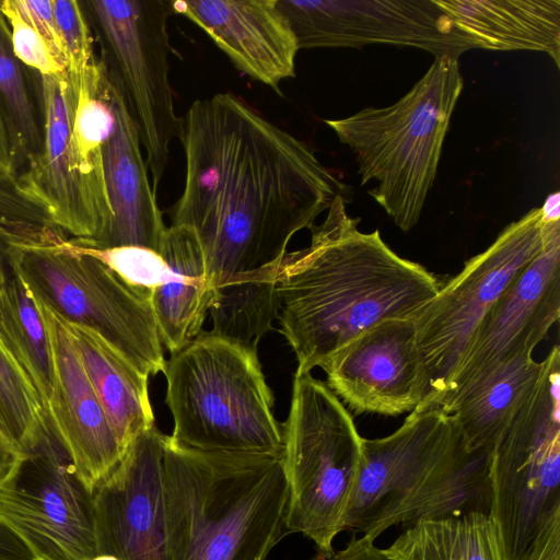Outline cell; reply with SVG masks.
I'll return each mask as SVG.
<instances>
[{
    "mask_svg": "<svg viewBox=\"0 0 560 560\" xmlns=\"http://www.w3.org/2000/svg\"><path fill=\"white\" fill-rule=\"evenodd\" d=\"M178 138L185 180L171 225L195 234L213 296L278 262L348 194L306 142L233 93L195 101Z\"/></svg>",
    "mask_w": 560,
    "mask_h": 560,
    "instance_id": "1",
    "label": "cell"
},
{
    "mask_svg": "<svg viewBox=\"0 0 560 560\" xmlns=\"http://www.w3.org/2000/svg\"><path fill=\"white\" fill-rule=\"evenodd\" d=\"M308 246L287 252L275 269L280 331L295 353L296 374L320 368L371 326L412 318L442 282L418 262L398 256L378 230L363 233L360 219L338 195Z\"/></svg>",
    "mask_w": 560,
    "mask_h": 560,
    "instance_id": "2",
    "label": "cell"
},
{
    "mask_svg": "<svg viewBox=\"0 0 560 560\" xmlns=\"http://www.w3.org/2000/svg\"><path fill=\"white\" fill-rule=\"evenodd\" d=\"M281 455L202 453L166 435V560H267L288 534Z\"/></svg>",
    "mask_w": 560,
    "mask_h": 560,
    "instance_id": "3",
    "label": "cell"
},
{
    "mask_svg": "<svg viewBox=\"0 0 560 560\" xmlns=\"http://www.w3.org/2000/svg\"><path fill=\"white\" fill-rule=\"evenodd\" d=\"M490 457L466 447L450 415L415 409L392 434L362 439V463L342 530L375 540L399 524L489 514Z\"/></svg>",
    "mask_w": 560,
    "mask_h": 560,
    "instance_id": "4",
    "label": "cell"
},
{
    "mask_svg": "<svg viewBox=\"0 0 560 560\" xmlns=\"http://www.w3.org/2000/svg\"><path fill=\"white\" fill-rule=\"evenodd\" d=\"M163 373L173 444L212 454H282L283 427L257 349L202 330L172 353Z\"/></svg>",
    "mask_w": 560,
    "mask_h": 560,
    "instance_id": "5",
    "label": "cell"
},
{
    "mask_svg": "<svg viewBox=\"0 0 560 560\" xmlns=\"http://www.w3.org/2000/svg\"><path fill=\"white\" fill-rule=\"evenodd\" d=\"M463 89L458 59L443 55L393 105L325 120L354 154L361 185L376 182L369 194L404 232L419 222Z\"/></svg>",
    "mask_w": 560,
    "mask_h": 560,
    "instance_id": "6",
    "label": "cell"
},
{
    "mask_svg": "<svg viewBox=\"0 0 560 560\" xmlns=\"http://www.w3.org/2000/svg\"><path fill=\"white\" fill-rule=\"evenodd\" d=\"M283 427L287 533L334 550L362 463V436L338 396L311 373L296 374Z\"/></svg>",
    "mask_w": 560,
    "mask_h": 560,
    "instance_id": "7",
    "label": "cell"
},
{
    "mask_svg": "<svg viewBox=\"0 0 560 560\" xmlns=\"http://www.w3.org/2000/svg\"><path fill=\"white\" fill-rule=\"evenodd\" d=\"M540 208L509 224L482 253L442 284L411 318L420 358V402L445 404L471 338L492 304L544 246Z\"/></svg>",
    "mask_w": 560,
    "mask_h": 560,
    "instance_id": "8",
    "label": "cell"
},
{
    "mask_svg": "<svg viewBox=\"0 0 560 560\" xmlns=\"http://www.w3.org/2000/svg\"><path fill=\"white\" fill-rule=\"evenodd\" d=\"M489 515L508 560H517L560 512V350L541 361L538 382L490 457Z\"/></svg>",
    "mask_w": 560,
    "mask_h": 560,
    "instance_id": "9",
    "label": "cell"
},
{
    "mask_svg": "<svg viewBox=\"0 0 560 560\" xmlns=\"http://www.w3.org/2000/svg\"><path fill=\"white\" fill-rule=\"evenodd\" d=\"M171 0H92L90 11L105 47L103 61L119 86L133 119L153 189L156 191L179 137L182 117L174 109L170 83L167 21Z\"/></svg>",
    "mask_w": 560,
    "mask_h": 560,
    "instance_id": "10",
    "label": "cell"
},
{
    "mask_svg": "<svg viewBox=\"0 0 560 560\" xmlns=\"http://www.w3.org/2000/svg\"><path fill=\"white\" fill-rule=\"evenodd\" d=\"M18 252L37 291L66 319L96 330L144 375L164 372L151 292L129 285L69 238Z\"/></svg>",
    "mask_w": 560,
    "mask_h": 560,
    "instance_id": "11",
    "label": "cell"
},
{
    "mask_svg": "<svg viewBox=\"0 0 560 560\" xmlns=\"http://www.w3.org/2000/svg\"><path fill=\"white\" fill-rule=\"evenodd\" d=\"M44 139L28 155L16 177L22 189L46 209L70 240L102 247L113 210L103 162V147L89 144L72 132L78 81L67 71L42 77Z\"/></svg>",
    "mask_w": 560,
    "mask_h": 560,
    "instance_id": "12",
    "label": "cell"
},
{
    "mask_svg": "<svg viewBox=\"0 0 560 560\" xmlns=\"http://www.w3.org/2000/svg\"><path fill=\"white\" fill-rule=\"evenodd\" d=\"M0 521L34 560H93L98 556L94 493L50 432L0 485Z\"/></svg>",
    "mask_w": 560,
    "mask_h": 560,
    "instance_id": "13",
    "label": "cell"
},
{
    "mask_svg": "<svg viewBox=\"0 0 560 560\" xmlns=\"http://www.w3.org/2000/svg\"><path fill=\"white\" fill-rule=\"evenodd\" d=\"M299 48L394 45L456 59L477 43L435 0H278Z\"/></svg>",
    "mask_w": 560,
    "mask_h": 560,
    "instance_id": "14",
    "label": "cell"
},
{
    "mask_svg": "<svg viewBox=\"0 0 560 560\" xmlns=\"http://www.w3.org/2000/svg\"><path fill=\"white\" fill-rule=\"evenodd\" d=\"M542 221V249L486 313L441 410L492 370L514 359L532 357L534 349L559 320L560 220Z\"/></svg>",
    "mask_w": 560,
    "mask_h": 560,
    "instance_id": "15",
    "label": "cell"
},
{
    "mask_svg": "<svg viewBox=\"0 0 560 560\" xmlns=\"http://www.w3.org/2000/svg\"><path fill=\"white\" fill-rule=\"evenodd\" d=\"M165 439L155 425L140 433L94 490L98 555L166 560Z\"/></svg>",
    "mask_w": 560,
    "mask_h": 560,
    "instance_id": "16",
    "label": "cell"
},
{
    "mask_svg": "<svg viewBox=\"0 0 560 560\" xmlns=\"http://www.w3.org/2000/svg\"><path fill=\"white\" fill-rule=\"evenodd\" d=\"M37 296L50 358L45 406L48 424L80 479L94 492L118 466L125 453L91 385L67 319L38 291Z\"/></svg>",
    "mask_w": 560,
    "mask_h": 560,
    "instance_id": "17",
    "label": "cell"
},
{
    "mask_svg": "<svg viewBox=\"0 0 560 560\" xmlns=\"http://www.w3.org/2000/svg\"><path fill=\"white\" fill-rule=\"evenodd\" d=\"M328 387L354 413L396 417L420 402V358L411 318L363 330L322 366Z\"/></svg>",
    "mask_w": 560,
    "mask_h": 560,
    "instance_id": "18",
    "label": "cell"
},
{
    "mask_svg": "<svg viewBox=\"0 0 560 560\" xmlns=\"http://www.w3.org/2000/svg\"><path fill=\"white\" fill-rule=\"evenodd\" d=\"M243 73L273 89L295 75L299 44L278 0H177Z\"/></svg>",
    "mask_w": 560,
    "mask_h": 560,
    "instance_id": "19",
    "label": "cell"
},
{
    "mask_svg": "<svg viewBox=\"0 0 560 560\" xmlns=\"http://www.w3.org/2000/svg\"><path fill=\"white\" fill-rule=\"evenodd\" d=\"M108 80L115 122L103 145V162L113 221L100 248L140 246L159 253L167 226L156 202L137 126L119 86L109 75Z\"/></svg>",
    "mask_w": 560,
    "mask_h": 560,
    "instance_id": "20",
    "label": "cell"
},
{
    "mask_svg": "<svg viewBox=\"0 0 560 560\" xmlns=\"http://www.w3.org/2000/svg\"><path fill=\"white\" fill-rule=\"evenodd\" d=\"M159 254L168 277L153 290L151 303L162 346L172 354L202 331L213 292L202 250L189 229L167 226Z\"/></svg>",
    "mask_w": 560,
    "mask_h": 560,
    "instance_id": "21",
    "label": "cell"
},
{
    "mask_svg": "<svg viewBox=\"0 0 560 560\" xmlns=\"http://www.w3.org/2000/svg\"><path fill=\"white\" fill-rule=\"evenodd\" d=\"M478 48L535 50L560 67V0H435Z\"/></svg>",
    "mask_w": 560,
    "mask_h": 560,
    "instance_id": "22",
    "label": "cell"
},
{
    "mask_svg": "<svg viewBox=\"0 0 560 560\" xmlns=\"http://www.w3.org/2000/svg\"><path fill=\"white\" fill-rule=\"evenodd\" d=\"M67 322L107 422L126 454L140 433L155 425L149 397V376L96 330Z\"/></svg>",
    "mask_w": 560,
    "mask_h": 560,
    "instance_id": "23",
    "label": "cell"
},
{
    "mask_svg": "<svg viewBox=\"0 0 560 560\" xmlns=\"http://www.w3.org/2000/svg\"><path fill=\"white\" fill-rule=\"evenodd\" d=\"M540 372L541 362L533 357L514 359L476 380L442 409L452 417L469 451L491 454Z\"/></svg>",
    "mask_w": 560,
    "mask_h": 560,
    "instance_id": "24",
    "label": "cell"
},
{
    "mask_svg": "<svg viewBox=\"0 0 560 560\" xmlns=\"http://www.w3.org/2000/svg\"><path fill=\"white\" fill-rule=\"evenodd\" d=\"M389 560H508L489 514L419 521L385 549Z\"/></svg>",
    "mask_w": 560,
    "mask_h": 560,
    "instance_id": "25",
    "label": "cell"
},
{
    "mask_svg": "<svg viewBox=\"0 0 560 560\" xmlns=\"http://www.w3.org/2000/svg\"><path fill=\"white\" fill-rule=\"evenodd\" d=\"M8 266V280L0 306V330L46 406L50 358L37 291L21 264L18 249L9 250Z\"/></svg>",
    "mask_w": 560,
    "mask_h": 560,
    "instance_id": "26",
    "label": "cell"
},
{
    "mask_svg": "<svg viewBox=\"0 0 560 560\" xmlns=\"http://www.w3.org/2000/svg\"><path fill=\"white\" fill-rule=\"evenodd\" d=\"M0 432L22 452L51 432L44 401L1 330Z\"/></svg>",
    "mask_w": 560,
    "mask_h": 560,
    "instance_id": "27",
    "label": "cell"
},
{
    "mask_svg": "<svg viewBox=\"0 0 560 560\" xmlns=\"http://www.w3.org/2000/svg\"><path fill=\"white\" fill-rule=\"evenodd\" d=\"M67 240L46 209L22 189L16 174L0 171V243L8 252L57 246Z\"/></svg>",
    "mask_w": 560,
    "mask_h": 560,
    "instance_id": "28",
    "label": "cell"
},
{
    "mask_svg": "<svg viewBox=\"0 0 560 560\" xmlns=\"http://www.w3.org/2000/svg\"><path fill=\"white\" fill-rule=\"evenodd\" d=\"M0 104L9 124L16 151L39 150V130L26 85L22 63L15 57L11 33L0 11Z\"/></svg>",
    "mask_w": 560,
    "mask_h": 560,
    "instance_id": "29",
    "label": "cell"
},
{
    "mask_svg": "<svg viewBox=\"0 0 560 560\" xmlns=\"http://www.w3.org/2000/svg\"><path fill=\"white\" fill-rule=\"evenodd\" d=\"M80 253L90 255L114 271L129 285L145 292L162 285L168 277V266L156 252L140 246L92 247L73 242Z\"/></svg>",
    "mask_w": 560,
    "mask_h": 560,
    "instance_id": "30",
    "label": "cell"
},
{
    "mask_svg": "<svg viewBox=\"0 0 560 560\" xmlns=\"http://www.w3.org/2000/svg\"><path fill=\"white\" fill-rule=\"evenodd\" d=\"M52 8L66 50L67 72L79 80L97 61L86 19L74 0H52Z\"/></svg>",
    "mask_w": 560,
    "mask_h": 560,
    "instance_id": "31",
    "label": "cell"
},
{
    "mask_svg": "<svg viewBox=\"0 0 560 560\" xmlns=\"http://www.w3.org/2000/svg\"><path fill=\"white\" fill-rule=\"evenodd\" d=\"M0 11L9 24L13 52L21 63L36 70L40 77L67 71L56 61L37 30L21 14L15 0L0 1Z\"/></svg>",
    "mask_w": 560,
    "mask_h": 560,
    "instance_id": "32",
    "label": "cell"
},
{
    "mask_svg": "<svg viewBox=\"0 0 560 560\" xmlns=\"http://www.w3.org/2000/svg\"><path fill=\"white\" fill-rule=\"evenodd\" d=\"M21 14L37 30L56 61L67 70L65 46L56 23L52 0H15Z\"/></svg>",
    "mask_w": 560,
    "mask_h": 560,
    "instance_id": "33",
    "label": "cell"
},
{
    "mask_svg": "<svg viewBox=\"0 0 560 560\" xmlns=\"http://www.w3.org/2000/svg\"><path fill=\"white\" fill-rule=\"evenodd\" d=\"M517 560H560V512L549 517Z\"/></svg>",
    "mask_w": 560,
    "mask_h": 560,
    "instance_id": "34",
    "label": "cell"
},
{
    "mask_svg": "<svg viewBox=\"0 0 560 560\" xmlns=\"http://www.w3.org/2000/svg\"><path fill=\"white\" fill-rule=\"evenodd\" d=\"M311 560H389L371 540L364 536L355 535L339 550L320 553L317 552Z\"/></svg>",
    "mask_w": 560,
    "mask_h": 560,
    "instance_id": "35",
    "label": "cell"
},
{
    "mask_svg": "<svg viewBox=\"0 0 560 560\" xmlns=\"http://www.w3.org/2000/svg\"><path fill=\"white\" fill-rule=\"evenodd\" d=\"M0 560H34L23 541L0 521Z\"/></svg>",
    "mask_w": 560,
    "mask_h": 560,
    "instance_id": "36",
    "label": "cell"
},
{
    "mask_svg": "<svg viewBox=\"0 0 560 560\" xmlns=\"http://www.w3.org/2000/svg\"><path fill=\"white\" fill-rule=\"evenodd\" d=\"M18 151L0 104V171L15 174Z\"/></svg>",
    "mask_w": 560,
    "mask_h": 560,
    "instance_id": "37",
    "label": "cell"
},
{
    "mask_svg": "<svg viewBox=\"0 0 560 560\" xmlns=\"http://www.w3.org/2000/svg\"><path fill=\"white\" fill-rule=\"evenodd\" d=\"M23 456L24 452L0 432V485L11 476Z\"/></svg>",
    "mask_w": 560,
    "mask_h": 560,
    "instance_id": "38",
    "label": "cell"
},
{
    "mask_svg": "<svg viewBox=\"0 0 560 560\" xmlns=\"http://www.w3.org/2000/svg\"><path fill=\"white\" fill-rule=\"evenodd\" d=\"M541 215L545 221L560 220V192L556 191L548 196L542 207Z\"/></svg>",
    "mask_w": 560,
    "mask_h": 560,
    "instance_id": "39",
    "label": "cell"
},
{
    "mask_svg": "<svg viewBox=\"0 0 560 560\" xmlns=\"http://www.w3.org/2000/svg\"><path fill=\"white\" fill-rule=\"evenodd\" d=\"M8 249L0 243V306L2 294L8 280Z\"/></svg>",
    "mask_w": 560,
    "mask_h": 560,
    "instance_id": "40",
    "label": "cell"
},
{
    "mask_svg": "<svg viewBox=\"0 0 560 560\" xmlns=\"http://www.w3.org/2000/svg\"><path fill=\"white\" fill-rule=\"evenodd\" d=\"M93 560H118V559L113 556H108V555H98Z\"/></svg>",
    "mask_w": 560,
    "mask_h": 560,
    "instance_id": "41",
    "label": "cell"
}]
</instances>
